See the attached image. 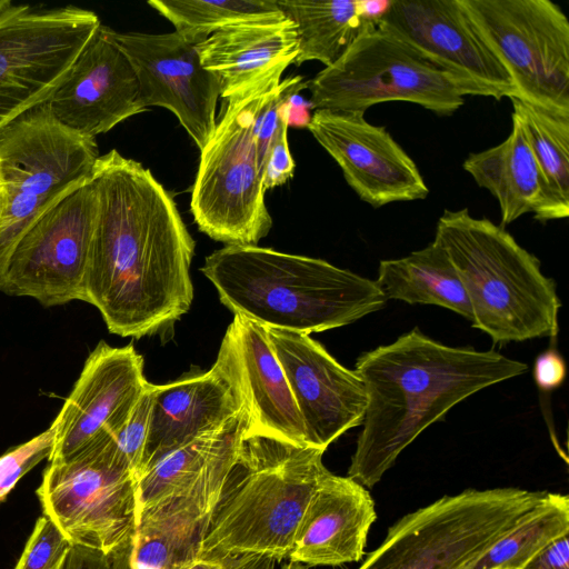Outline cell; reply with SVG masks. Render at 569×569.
<instances>
[{
	"label": "cell",
	"mask_w": 569,
	"mask_h": 569,
	"mask_svg": "<svg viewBox=\"0 0 569 569\" xmlns=\"http://www.w3.org/2000/svg\"><path fill=\"white\" fill-rule=\"evenodd\" d=\"M308 129L338 163L349 187L371 207L428 197L411 157L385 127L368 122L365 113L317 109Z\"/></svg>",
	"instance_id": "18"
},
{
	"label": "cell",
	"mask_w": 569,
	"mask_h": 569,
	"mask_svg": "<svg viewBox=\"0 0 569 569\" xmlns=\"http://www.w3.org/2000/svg\"><path fill=\"white\" fill-rule=\"evenodd\" d=\"M353 370L365 385L367 407L347 477L368 489L451 408L526 373L528 365L496 350L443 345L416 327L361 353Z\"/></svg>",
	"instance_id": "2"
},
{
	"label": "cell",
	"mask_w": 569,
	"mask_h": 569,
	"mask_svg": "<svg viewBox=\"0 0 569 569\" xmlns=\"http://www.w3.org/2000/svg\"><path fill=\"white\" fill-rule=\"evenodd\" d=\"M248 416L241 410L222 426L147 467L137 479L138 512L197 478L233 439L248 435Z\"/></svg>",
	"instance_id": "29"
},
{
	"label": "cell",
	"mask_w": 569,
	"mask_h": 569,
	"mask_svg": "<svg viewBox=\"0 0 569 569\" xmlns=\"http://www.w3.org/2000/svg\"><path fill=\"white\" fill-rule=\"evenodd\" d=\"M113 38L131 62L144 110L163 107L186 129L199 150L217 127L220 81L207 70L197 42L169 33L117 32Z\"/></svg>",
	"instance_id": "15"
},
{
	"label": "cell",
	"mask_w": 569,
	"mask_h": 569,
	"mask_svg": "<svg viewBox=\"0 0 569 569\" xmlns=\"http://www.w3.org/2000/svg\"><path fill=\"white\" fill-rule=\"evenodd\" d=\"M277 3L296 26L297 66L307 61H319L325 68L333 64L363 28L357 0H277Z\"/></svg>",
	"instance_id": "28"
},
{
	"label": "cell",
	"mask_w": 569,
	"mask_h": 569,
	"mask_svg": "<svg viewBox=\"0 0 569 569\" xmlns=\"http://www.w3.org/2000/svg\"><path fill=\"white\" fill-rule=\"evenodd\" d=\"M148 383L143 358L132 343L111 347L100 341L49 427L53 440L49 462L63 460L102 436H113Z\"/></svg>",
	"instance_id": "17"
},
{
	"label": "cell",
	"mask_w": 569,
	"mask_h": 569,
	"mask_svg": "<svg viewBox=\"0 0 569 569\" xmlns=\"http://www.w3.org/2000/svg\"><path fill=\"white\" fill-rule=\"evenodd\" d=\"M281 569H307V567L298 562L288 561L281 567Z\"/></svg>",
	"instance_id": "44"
},
{
	"label": "cell",
	"mask_w": 569,
	"mask_h": 569,
	"mask_svg": "<svg viewBox=\"0 0 569 569\" xmlns=\"http://www.w3.org/2000/svg\"><path fill=\"white\" fill-rule=\"evenodd\" d=\"M246 436L233 439L192 481L138 512L132 569H174L199 556Z\"/></svg>",
	"instance_id": "19"
},
{
	"label": "cell",
	"mask_w": 569,
	"mask_h": 569,
	"mask_svg": "<svg viewBox=\"0 0 569 569\" xmlns=\"http://www.w3.org/2000/svg\"><path fill=\"white\" fill-rule=\"evenodd\" d=\"M212 367L237 393L249 419L248 435L308 447L302 418L264 326L234 315Z\"/></svg>",
	"instance_id": "20"
},
{
	"label": "cell",
	"mask_w": 569,
	"mask_h": 569,
	"mask_svg": "<svg viewBox=\"0 0 569 569\" xmlns=\"http://www.w3.org/2000/svg\"><path fill=\"white\" fill-rule=\"evenodd\" d=\"M315 110L365 113L387 101H407L438 116L465 103L460 84L391 32L363 26L331 66L307 81Z\"/></svg>",
	"instance_id": "9"
},
{
	"label": "cell",
	"mask_w": 569,
	"mask_h": 569,
	"mask_svg": "<svg viewBox=\"0 0 569 569\" xmlns=\"http://www.w3.org/2000/svg\"><path fill=\"white\" fill-rule=\"evenodd\" d=\"M63 569H112L110 555L99 550L73 546Z\"/></svg>",
	"instance_id": "38"
},
{
	"label": "cell",
	"mask_w": 569,
	"mask_h": 569,
	"mask_svg": "<svg viewBox=\"0 0 569 569\" xmlns=\"http://www.w3.org/2000/svg\"><path fill=\"white\" fill-rule=\"evenodd\" d=\"M276 87L223 101L216 130L200 150L191 212L201 232L226 246H257L272 227L257 166L256 123Z\"/></svg>",
	"instance_id": "8"
},
{
	"label": "cell",
	"mask_w": 569,
	"mask_h": 569,
	"mask_svg": "<svg viewBox=\"0 0 569 569\" xmlns=\"http://www.w3.org/2000/svg\"><path fill=\"white\" fill-rule=\"evenodd\" d=\"M151 412L150 382L122 427L112 436L117 452L138 479Z\"/></svg>",
	"instance_id": "34"
},
{
	"label": "cell",
	"mask_w": 569,
	"mask_h": 569,
	"mask_svg": "<svg viewBox=\"0 0 569 569\" xmlns=\"http://www.w3.org/2000/svg\"><path fill=\"white\" fill-rule=\"evenodd\" d=\"M325 451L247 435L223 486L199 558H288L305 509L329 472Z\"/></svg>",
	"instance_id": "4"
},
{
	"label": "cell",
	"mask_w": 569,
	"mask_h": 569,
	"mask_svg": "<svg viewBox=\"0 0 569 569\" xmlns=\"http://www.w3.org/2000/svg\"><path fill=\"white\" fill-rule=\"evenodd\" d=\"M37 495L43 513L73 546L110 555L136 533L137 478L117 452L112 436L49 462Z\"/></svg>",
	"instance_id": "10"
},
{
	"label": "cell",
	"mask_w": 569,
	"mask_h": 569,
	"mask_svg": "<svg viewBox=\"0 0 569 569\" xmlns=\"http://www.w3.org/2000/svg\"><path fill=\"white\" fill-rule=\"evenodd\" d=\"M17 3H13L11 0H0V19L14 10Z\"/></svg>",
	"instance_id": "43"
},
{
	"label": "cell",
	"mask_w": 569,
	"mask_h": 569,
	"mask_svg": "<svg viewBox=\"0 0 569 569\" xmlns=\"http://www.w3.org/2000/svg\"><path fill=\"white\" fill-rule=\"evenodd\" d=\"M201 271L233 315L306 335L351 325L387 302L376 280L259 246L227 244Z\"/></svg>",
	"instance_id": "3"
},
{
	"label": "cell",
	"mask_w": 569,
	"mask_h": 569,
	"mask_svg": "<svg viewBox=\"0 0 569 569\" xmlns=\"http://www.w3.org/2000/svg\"><path fill=\"white\" fill-rule=\"evenodd\" d=\"M569 533V497L545 496L465 569H520L559 537Z\"/></svg>",
	"instance_id": "30"
},
{
	"label": "cell",
	"mask_w": 569,
	"mask_h": 569,
	"mask_svg": "<svg viewBox=\"0 0 569 569\" xmlns=\"http://www.w3.org/2000/svg\"><path fill=\"white\" fill-rule=\"evenodd\" d=\"M566 362L556 349L541 352L533 363V379L543 392L559 388L566 378Z\"/></svg>",
	"instance_id": "36"
},
{
	"label": "cell",
	"mask_w": 569,
	"mask_h": 569,
	"mask_svg": "<svg viewBox=\"0 0 569 569\" xmlns=\"http://www.w3.org/2000/svg\"><path fill=\"white\" fill-rule=\"evenodd\" d=\"M72 547L60 528L43 513L14 569H63Z\"/></svg>",
	"instance_id": "32"
},
{
	"label": "cell",
	"mask_w": 569,
	"mask_h": 569,
	"mask_svg": "<svg viewBox=\"0 0 569 569\" xmlns=\"http://www.w3.org/2000/svg\"><path fill=\"white\" fill-rule=\"evenodd\" d=\"M91 180L98 206L84 301L113 335L164 332L193 300L194 240L171 194L140 162L112 149L98 158Z\"/></svg>",
	"instance_id": "1"
},
{
	"label": "cell",
	"mask_w": 569,
	"mask_h": 569,
	"mask_svg": "<svg viewBox=\"0 0 569 569\" xmlns=\"http://www.w3.org/2000/svg\"><path fill=\"white\" fill-rule=\"evenodd\" d=\"M512 114L525 129L542 179L535 219L540 222L569 216V114L555 112L516 97Z\"/></svg>",
	"instance_id": "27"
},
{
	"label": "cell",
	"mask_w": 569,
	"mask_h": 569,
	"mask_svg": "<svg viewBox=\"0 0 569 569\" xmlns=\"http://www.w3.org/2000/svg\"><path fill=\"white\" fill-rule=\"evenodd\" d=\"M313 109L310 101H307L299 92L290 94L283 103V112L288 127L308 128Z\"/></svg>",
	"instance_id": "39"
},
{
	"label": "cell",
	"mask_w": 569,
	"mask_h": 569,
	"mask_svg": "<svg viewBox=\"0 0 569 569\" xmlns=\"http://www.w3.org/2000/svg\"><path fill=\"white\" fill-rule=\"evenodd\" d=\"M99 157L96 138L61 123L46 102L0 131V178L6 187L0 284L21 238L49 208L91 179Z\"/></svg>",
	"instance_id": "6"
},
{
	"label": "cell",
	"mask_w": 569,
	"mask_h": 569,
	"mask_svg": "<svg viewBox=\"0 0 569 569\" xmlns=\"http://www.w3.org/2000/svg\"><path fill=\"white\" fill-rule=\"evenodd\" d=\"M0 196H6V187L0 178Z\"/></svg>",
	"instance_id": "45"
},
{
	"label": "cell",
	"mask_w": 569,
	"mask_h": 569,
	"mask_svg": "<svg viewBox=\"0 0 569 569\" xmlns=\"http://www.w3.org/2000/svg\"><path fill=\"white\" fill-rule=\"evenodd\" d=\"M46 103L61 123L92 138L146 111L134 69L103 24Z\"/></svg>",
	"instance_id": "21"
},
{
	"label": "cell",
	"mask_w": 569,
	"mask_h": 569,
	"mask_svg": "<svg viewBox=\"0 0 569 569\" xmlns=\"http://www.w3.org/2000/svg\"><path fill=\"white\" fill-rule=\"evenodd\" d=\"M4 198H6V196H0V217H1L2 210L4 208Z\"/></svg>",
	"instance_id": "46"
},
{
	"label": "cell",
	"mask_w": 569,
	"mask_h": 569,
	"mask_svg": "<svg viewBox=\"0 0 569 569\" xmlns=\"http://www.w3.org/2000/svg\"><path fill=\"white\" fill-rule=\"evenodd\" d=\"M378 27L447 72L467 96L517 98L508 70L461 0H392Z\"/></svg>",
	"instance_id": "14"
},
{
	"label": "cell",
	"mask_w": 569,
	"mask_h": 569,
	"mask_svg": "<svg viewBox=\"0 0 569 569\" xmlns=\"http://www.w3.org/2000/svg\"><path fill=\"white\" fill-rule=\"evenodd\" d=\"M547 491L466 489L407 513L358 569H465Z\"/></svg>",
	"instance_id": "7"
},
{
	"label": "cell",
	"mask_w": 569,
	"mask_h": 569,
	"mask_svg": "<svg viewBox=\"0 0 569 569\" xmlns=\"http://www.w3.org/2000/svg\"><path fill=\"white\" fill-rule=\"evenodd\" d=\"M376 519L369 490L329 471L305 509L288 559L306 567L360 561Z\"/></svg>",
	"instance_id": "23"
},
{
	"label": "cell",
	"mask_w": 569,
	"mask_h": 569,
	"mask_svg": "<svg viewBox=\"0 0 569 569\" xmlns=\"http://www.w3.org/2000/svg\"><path fill=\"white\" fill-rule=\"evenodd\" d=\"M229 559L193 558L174 569H228Z\"/></svg>",
	"instance_id": "42"
},
{
	"label": "cell",
	"mask_w": 569,
	"mask_h": 569,
	"mask_svg": "<svg viewBox=\"0 0 569 569\" xmlns=\"http://www.w3.org/2000/svg\"><path fill=\"white\" fill-rule=\"evenodd\" d=\"M52 446V432L48 428L0 456V502L7 498L26 473L44 458H49Z\"/></svg>",
	"instance_id": "33"
},
{
	"label": "cell",
	"mask_w": 569,
	"mask_h": 569,
	"mask_svg": "<svg viewBox=\"0 0 569 569\" xmlns=\"http://www.w3.org/2000/svg\"><path fill=\"white\" fill-rule=\"evenodd\" d=\"M150 392L151 412L139 476L169 451L217 429L243 410L229 381L213 367L166 385L150 383Z\"/></svg>",
	"instance_id": "24"
},
{
	"label": "cell",
	"mask_w": 569,
	"mask_h": 569,
	"mask_svg": "<svg viewBox=\"0 0 569 569\" xmlns=\"http://www.w3.org/2000/svg\"><path fill=\"white\" fill-rule=\"evenodd\" d=\"M202 66L220 81L223 101L276 87L299 52L296 26L283 14L241 22L197 44Z\"/></svg>",
	"instance_id": "22"
},
{
	"label": "cell",
	"mask_w": 569,
	"mask_h": 569,
	"mask_svg": "<svg viewBox=\"0 0 569 569\" xmlns=\"http://www.w3.org/2000/svg\"><path fill=\"white\" fill-rule=\"evenodd\" d=\"M435 240L465 288L473 328L498 345L557 336L561 301L556 283L503 227L468 209L445 210Z\"/></svg>",
	"instance_id": "5"
},
{
	"label": "cell",
	"mask_w": 569,
	"mask_h": 569,
	"mask_svg": "<svg viewBox=\"0 0 569 569\" xmlns=\"http://www.w3.org/2000/svg\"><path fill=\"white\" fill-rule=\"evenodd\" d=\"M148 4L169 20L176 32L197 43L224 28L283 14L277 0H150Z\"/></svg>",
	"instance_id": "31"
},
{
	"label": "cell",
	"mask_w": 569,
	"mask_h": 569,
	"mask_svg": "<svg viewBox=\"0 0 569 569\" xmlns=\"http://www.w3.org/2000/svg\"><path fill=\"white\" fill-rule=\"evenodd\" d=\"M92 180L49 208L14 248L0 291L44 307L84 301V277L97 216Z\"/></svg>",
	"instance_id": "13"
},
{
	"label": "cell",
	"mask_w": 569,
	"mask_h": 569,
	"mask_svg": "<svg viewBox=\"0 0 569 569\" xmlns=\"http://www.w3.org/2000/svg\"><path fill=\"white\" fill-rule=\"evenodd\" d=\"M266 329L302 418L307 446L326 451L346 431L362 425L365 385L309 335Z\"/></svg>",
	"instance_id": "16"
},
{
	"label": "cell",
	"mask_w": 569,
	"mask_h": 569,
	"mask_svg": "<svg viewBox=\"0 0 569 569\" xmlns=\"http://www.w3.org/2000/svg\"><path fill=\"white\" fill-rule=\"evenodd\" d=\"M276 560L260 555H246L229 559L228 569H274Z\"/></svg>",
	"instance_id": "41"
},
{
	"label": "cell",
	"mask_w": 569,
	"mask_h": 569,
	"mask_svg": "<svg viewBox=\"0 0 569 569\" xmlns=\"http://www.w3.org/2000/svg\"><path fill=\"white\" fill-rule=\"evenodd\" d=\"M520 569H569L568 533L552 541Z\"/></svg>",
	"instance_id": "37"
},
{
	"label": "cell",
	"mask_w": 569,
	"mask_h": 569,
	"mask_svg": "<svg viewBox=\"0 0 569 569\" xmlns=\"http://www.w3.org/2000/svg\"><path fill=\"white\" fill-rule=\"evenodd\" d=\"M391 3L392 0H357V12L362 24L378 27Z\"/></svg>",
	"instance_id": "40"
},
{
	"label": "cell",
	"mask_w": 569,
	"mask_h": 569,
	"mask_svg": "<svg viewBox=\"0 0 569 569\" xmlns=\"http://www.w3.org/2000/svg\"><path fill=\"white\" fill-rule=\"evenodd\" d=\"M100 24L74 6L17 4L0 19V131L48 101Z\"/></svg>",
	"instance_id": "12"
},
{
	"label": "cell",
	"mask_w": 569,
	"mask_h": 569,
	"mask_svg": "<svg viewBox=\"0 0 569 569\" xmlns=\"http://www.w3.org/2000/svg\"><path fill=\"white\" fill-rule=\"evenodd\" d=\"M288 128L282 104L281 123L273 138L264 164L262 176L264 191L282 186L293 176L296 164L288 144Z\"/></svg>",
	"instance_id": "35"
},
{
	"label": "cell",
	"mask_w": 569,
	"mask_h": 569,
	"mask_svg": "<svg viewBox=\"0 0 569 569\" xmlns=\"http://www.w3.org/2000/svg\"><path fill=\"white\" fill-rule=\"evenodd\" d=\"M517 98L569 114V21L550 0H461Z\"/></svg>",
	"instance_id": "11"
},
{
	"label": "cell",
	"mask_w": 569,
	"mask_h": 569,
	"mask_svg": "<svg viewBox=\"0 0 569 569\" xmlns=\"http://www.w3.org/2000/svg\"><path fill=\"white\" fill-rule=\"evenodd\" d=\"M376 282L387 300L438 306L472 320L458 273L446 249L435 239L406 257L381 260Z\"/></svg>",
	"instance_id": "26"
},
{
	"label": "cell",
	"mask_w": 569,
	"mask_h": 569,
	"mask_svg": "<svg viewBox=\"0 0 569 569\" xmlns=\"http://www.w3.org/2000/svg\"><path fill=\"white\" fill-rule=\"evenodd\" d=\"M462 168L497 199L501 227L537 211L542 179L522 123L516 116L512 114V128L507 139L487 150L470 153Z\"/></svg>",
	"instance_id": "25"
}]
</instances>
